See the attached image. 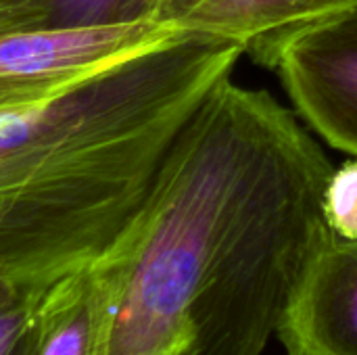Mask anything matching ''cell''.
I'll list each match as a JSON object with an SVG mask.
<instances>
[{"mask_svg":"<svg viewBox=\"0 0 357 355\" xmlns=\"http://www.w3.org/2000/svg\"><path fill=\"white\" fill-rule=\"evenodd\" d=\"M331 172L287 107L220 82L90 264L94 355H264L333 236L322 209Z\"/></svg>","mask_w":357,"mask_h":355,"instance_id":"obj_1","label":"cell"},{"mask_svg":"<svg viewBox=\"0 0 357 355\" xmlns=\"http://www.w3.org/2000/svg\"><path fill=\"white\" fill-rule=\"evenodd\" d=\"M247 44L178 31L46 103L0 109V278L46 293L90 266Z\"/></svg>","mask_w":357,"mask_h":355,"instance_id":"obj_2","label":"cell"},{"mask_svg":"<svg viewBox=\"0 0 357 355\" xmlns=\"http://www.w3.org/2000/svg\"><path fill=\"white\" fill-rule=\"evenodd\" d=\"M249 50L278 75L314 132L357 157V2L261 36Z\"/></svg>","mask_w":357,"mask_h":355,"instance_id":"obj_3","label":"cell"},{"mask_svg":"<svg viewBox=\"0 0 357 355\" xmlns=\"http://www.w3.org/2000/svg\"><path fill=\"white\" fill-rule=\"evenodd\" d=\"M182 29L157 21L44 27L0 36V109L46 103Z\"/></svg>","mask_w":357,"mask_h":355,"instance_id":"obj_4","label":"cell"},{"mask_svg":"<svg viewBox=\"0 0 357 355\" xmlns=\"http://www.w3.org/2000/svg\"><path fill=\"white\" fill-rule=\"evenodd\" d=\"M287 355H357V241L331 236L312 257L280 316Z\"/></svg>","mask_w":357,"mask_h":355,"instance_id":"obj_5","label":"cell"},{"mask_svg":"<svg viewBox=\"0 0 357 355\" xmlns=\"http://www.w3.org/2000/svg\"><path fill=\"white\" fill-rule=\"evenodd\" d=\"M357 0H201L176 27L241 40L247 46L268 33L293 27Z\"/></svg>","mask_w":357,"mask_h":355,"instance_id":"obj_6","label":"cell"},{"mask_svg":"<svg viewBox=\"0 0 357 355\" xmlns=\"http://www.w3.org/2000/svg\"><path fill=\"white\" fill-rule=\"evenodd\" d=\"M38 355H94L98 316L90 266L54 282L40 305Z\"/></svg>","mask_w":357,"mask_h":355,"instance_id":"obj_7","label":"cell"},{"mask_svg":"<svg viewBox=\"0 0 357 355\" xmlns=\"http://www.w3.org/2000/svg\"><path fill=\"white\" fill-rule=\"evenodd\" d=\"M155 4L157 0H0V36L157 19Z\"/></svg>","mask_w":357,"mask_h":355,"instance_id":"obj_8","label":"cell"},{"mask_svg":"<svg viewBox=\"0 0 357 355\" xmlns=\"http://www.w3.org/2000/svg\"><path fill=\"white\" fill-rule=\"evenodd\" d=\"M44 295L0 278V355H38Z\"/></svg>","mask_w":357,"mask_h":355,"instance_id":"obj_9","label":"cell"},{"mask_svg":"<svg viewBox=\"0 0 357 355\" xmlns=\"http://www.w3.org/2000/svg\"><path fill=\"white\" fill-rule=\"evenodd\" d=\"M322 209L335 236L357 241V159L333 167L322 192Z\"/></svg>","mask_w":357,"mask_h":355,"instance_id":"obj_10","label":"cell"},{"mask_svg":"<svg viewBox=\"0 0 357 355\" xmlns=\"http://www.w3.org/2000/svg\"><path fill=\"white\" fill-rule=\"evenodd\" d=\"M201 0H157L155 4V17L163 23H169L176 27V23L188 15Z\"/></svg>","mask_w":357,"mask_h":355,"instance_id":"obj_11","label":"cell"}]
</instances>
